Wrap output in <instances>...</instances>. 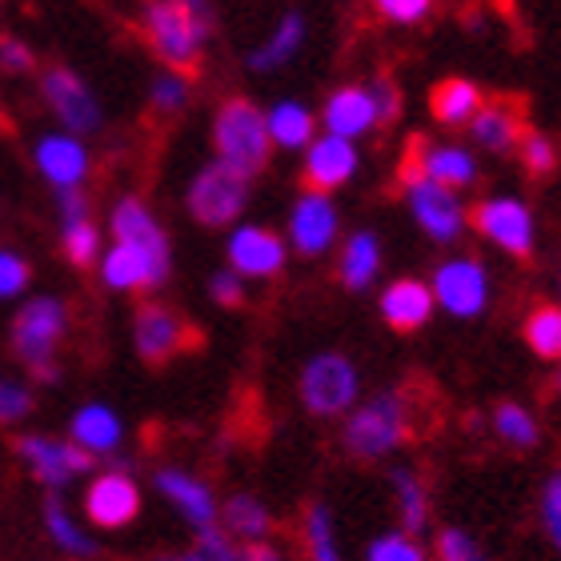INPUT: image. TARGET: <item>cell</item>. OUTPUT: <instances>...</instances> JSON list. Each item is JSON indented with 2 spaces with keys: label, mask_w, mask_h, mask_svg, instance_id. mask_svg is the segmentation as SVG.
Returning a JSON list of instances; mask_svg holds the SVG:
<instances>
[{
  "label": "cell",
  "mask_w": 561,
  "mask_h": 561,
  "mask_svg": "<svg viewBox=\"0 0 561 561\" xmlns=\"http://www.w3.org/2000/svg\"><path fill=\"white\" fill-rule=\"evenodd\" d=\"M140 33L149 48L169 65V72L193 77L201 69L205 41L213 36L209 0H145L140 4Z\"/></svg>",
  "instance_id": "6da1fadb"
},
{
  "label": "cell",
  "mask_w": 561,
  "mask_h": 561,
  "mask_svg": "<svg viewBox=\"0 0 561 561\" xmlns=\"http://www.w3.org/2000/svg\"><path fill=\"white\" fill-rule=\"evenodd\" d=\"M417 417V393L410 386L405 389H389L381 398H374L365 410H357L345 421V433H341V445L345 454L357 457V461H377L386 457L389 449L413 442V425Z\"/></svg>",
  "instance_id": "7a4b0ae2"
},
{
  "label": "cell",
  "mask_w": 561,
  "mask_h": 561,
  "mask_svg": "<svg viewBox=\"0 0 561 561\" xmlns=\"http://www.w3.org/2000/svg\"><path fill=\"white\" fill-rule=\"evenodd\" d=\"M213 145H217V161H225L241 176H257L270 164V121L253 101L229 96L213 121Z\"/></svg>",
  "instance_id": "3957f363"
},
{
  "label": "cell",
  "mask_w": 561,
  "mask_h": 561,
  "mask_svg": "<svg viewBox=\"0 0 561 561\" xmlns=\"http://www.w3.org/2000/svg\"><path fill=\"white\" fill-rule=\"evenodd\" d=\"M65 325H69L65 305L53 301V297L24 305L21 313H16V321H12V353H16V357L33 369V377H41V381H53V377H57L53 350H57V341L65 337Z\"/></svg>",
  "instance_id": "277c9868"
},
{
  "label": "cell",
  "mask_w": 561,
  "mask_h": 561,
  "mask_svg": "<svg viewBox=\"0 0 561 561\" xmlns=\"http://www.w3.org/2000/svg\"><path fill=\"white\" fill-rule=\"evenodd\" d=\"M245 201H249V176H241L225 161L205 164V169L193 176V188H188V213H193L201 225H209V229L241 217Z\"/></svg>",
  "instance_id": "5b68a950"
},
{
  "label": "cell",
  "mask_w": 561,
  "mask_h": 561,
  "mask_svg": "<svg viewBox=\"0 0 561 561\" xmlns=\"http://www.w3.org/2000/svg\"><path fill=\"white\" fill-rule=\"evenodd\" d=\"M301 401L305 410L317 417H337L357 401V369L341 353H321L305 365L301 377Z\"/></svg>",
  "instance_id": "8992f818"
},
{
  "label": "cell",
  "mask_w": 561,
  "mask_h": 561,
  "mask_svg": "<svg viewBox=\"0 0 561 561\" xmlns=\"http://www.w3.org/2000/svg\"><path fill=\"white\" fill-rule=\"evenodd\" d=\"M133 337H137L140 362L145 365H169L185 350H197L201 333L188 325L181 313H173L169 305H140Z\"/></svg>",
  "instance_id": "52a82bcc"
},
{
  "label": "cell",
  "mask_w": 561,
  "mask_h": 561,
  "mask_svg": "<svg viewBox=\"0 0 561 561\" xmlns=\"http://www.w3.org/2000/svg\"><path fill=\"white\" fill-rule=\"evenodd\" d=\"M41 93H45L48 108H53L72 133H93L96 125H101V108H96L89 84L72 69H65V65H48V69L41 72Z\"/></svg>",
  "instance_id": "ba28073f"
},
{
  "label": "cell",
  "mask_w": 561,
  "mask_h": 561,
  "mask_svg": "<svg viewBox=\"0 0 561 561\" xmlns=\"http://www.w3.org/2000/svg\"><path fill=\"white\" fill-rule=\"evenodd\" d=\"M469 217H473V229L481 237H490L493 245H502L514 257H529V249H534V217H529V209L522 201L514 197L481 201Z\"/></svg>",
  "instance_id": "9c48e42d"
},
{
  "label": "cell",
  "mask_w": 561,
  "mask_h": 561,
  "mask_svg": "<svg viewBox=\"0 0 561 561\" xmlns=\"http://www.w3.org/2000/svg\"><path fill=\"white\" fill-rule=\"evenodd\" d=\"M410 209L417 217V225L433 241H457L461 229H466V209H461V201L454 197V188L437 185L430 176H417L410 181Z\"/></svg>",
  "instance_id": "30bf717a"
},
{
  "label": "cell",
  "mask_w": 561,
  "mask_h": 561,
  "mask_svg": "<svg viewBox=\"0 0 561 561\" xmlns=\"http://www.w3.org/2000/svg\"><path fill=\"white\" fill-rule=\"evenodd\" d=\"M305 193H333L357 173V149L345 137H321L305 145Z\"/></svg>",
  "instance_id": "8fae6325"
},
{
  "label": "cell",
  "mask_w": 561,
  "mask_h": 561,
  "mask_svg": "<svg viewBox=\"0 0 561 561\" xmlns=\"http://www.w3.org/2000/svg\"><path fill=\"white\" fill-rule=\"evenodd\" d=\"M84 514L101 529H125L140 514V493L125 473H105L84 493Z\"/></svg>",
  "instance_id": "7c38bea8"
},
{
  "label": "cell",
  "mask_w": 561,
  "mask_h": 561,
  "mask_svg": "<svg viewBox=\"0 0 561 561\" xmlns=\"http://www.w3.org/2000/svg\"><path fill=\"white\" fill-rule=\"evenodd\" d=\"M433 289H437V301L457 317H478L485 309V297H490V280L478 261H449L437 270L433 277Z\"/></svg>",
  "instance_id": "4fadbf2b"
},
{
  "label": "cell",
  "mask_w": 561,
  "mask_h": 561,
  "mask_svg": "<svg viewBox=\"0 0 561 561\" xmlns=\"http://www.w3.org/2000/svg\"><path fill=\"white\" fill-rule=\"evenodd\" d=\"M21 457L33 466V473L48 485H60V481H69L72 473H84V469H93V449H84V445H60V442H45V437H21L16 442Z\"/></svg>",
  "instance_id": "5bb4252c"
},
{
  "label": "cell",
  "mask_w": 561,
  "mask_h": 561,
  "mask_svg": "<svg viewBox=\"0 0 561 561\" xmlns=\"http://www.w3.org/2000/svg\"><path fill=\"white\" fill-rule=\"evenodd\" d=\"M229 261L241 277H273L285 265V245L273 229L249 225V229H237L229 241Z\"/></svg>",
  "instance_id": "9a60e30c"
},
{
  "label": "cell",
  "mask_w": 561,
  "mask_h": 561,
  "mask_svg": "<svg viewBox=\"0 0 561 561\" xmlns=\"http://www.w3.org/2000/svg\"><path fill=\"white\" fill-rule=\"evenodd\" d=\"M164 277H169V257H157L129 241H117V249L105 257V280L113 289H152Z\"/></svg>",
  "instance_id": "2e32d148"
},
{
  "label": "cell",
  "mask_w": 561,
  "mask_h": 561,
  "mask_svg": "<svg viewBox=\"0 0 561 561\" xmlns=\"http://www.w3.org/2000/svg\"><path fill=\"white\" fill-rule=\"evenodd\" d=\"M410 149H413V157H417L421 176H430V181H437V185L461 188V185H473V181H478V164H473V157H469L466 149H454V145H430L425 137H413Z\"/></svg>",
  "instance_id": "e0dca14e"
},
{
  "label": "cell",
  "mask_w": 561,
  "mask_h": 561,
  "mask_svg": "<svg viewBox=\"0 0 561 561\" xmlns=\"http://www.w3.org/2000/svg\"><path fill=\"white\" fill-rule=\"evenodd\" d=\"M293 245L301 249L305 257H313V253H321V249L333 241V233H337V209L329 205L325 193H305L301 201H297V209H293Z\"/></svg>",
  "instance_id": "ac0fdd59"
},
{
  "label": "cell",
  "mask_w": 561,
  "mask_h": 561,
  "mask_svg": "<svg viewBox=\"0 0 561 561\" xmlns=\"http://www.w3.org/2000/svg\"><path fill=\"white\" fill-rule=\"evenodd\" d=\"M526 137V117H522V105L514 101H485V105L473 113V140L490 152H510L517 149V140Z\"/></svg>",
  "instance_id": "d6986e66"
},
{
  "label": "cell",
  "mask_w": 561,
  "mask_h": 561,
  "mask_svg": "<svg viewBox=\"0 0 561 561\" xmlns=\"http://www.w3.org/2000/svg\"><path fill=\"white\" fill-rule=\"evenodd\" d=\"M321 121H325V129L333 133V137H345V140L362 137V133H369L377 125L374 96H369V89H362V84H345V89H337V93L325 101Z\"/></svg>",
  "instance_id": "ffe728a7"
},
{
  "label": "cell",
  "mask_w": 561,
  "mask_h": 561,
  "mask_svg": "<svg viewBox=\"0 0 561 561\" xmlns=\"http://www.w3.org/2000/svg\"><path fill=\"white\" fill-rule=\"evenodd\" d=\"M433 313V293L421 285V280H398L389 285L386 297H381V317H386L389 329L398 333H413L430 321Z\"/></svg>",
  "instance_id": "44dd1931"
},
{
  "label": "cell",
  "mask_w": 561,
  "mask_h": 561,
  "mask_svg": "<svg viewBox=\"0 0 561 561\" xmlns=\"http://www.w3.org/2000/svg\"><path fill=\"white\" fill-rule=\"evenodd\" d=\"M481 105H485V93L473 81H466V77H445V81L433 84L430 93V113L442 125H466V121H473V113Z\"/></svg>",
  "instance_id": "7402d4cb"
},
{
  "label": "cell",
  "mask_w": 561,
  "mask_h": 561,
  "mask_svg": "<svg viewBox=\"0 0 561 561\" xmlns=\"http://www.w3.org/2000/svg\"><path fill=\"white\" fill-rule=\"evenodd\" d=\"M113 233L117 241H129V245H140L157 253V257H169V237L161 233V225L152 221V213L145 209V201L125 197L113 209Z\"/></svg>",
  "instance_id": "603a6c76"
},
{
  "label": "cell",
  "mask_w": 561,
  "mask_h": 561,
  "mask_svg": "<svg viewBox=\"0 0 561 561\" xmlns=\"http://www.w3.org/2000/svg\"><path fill=\"white\" fill-rule=\"evenodd\" d=\"M36 164H41V173H45L57 188L81 185L84 173H89V157H84V149L72 137H45L41 140V149H36Z\"/></svg>",
  "instance_id": "cb8c5ba5"
},
{
  "label": "cell",
  "mask_w": 561,
  "mask_h": 561,
  "mask_svg": "<svg viewBox=\"0 0 561 561\" xmlns=\"http://www.w3.org/2000/svg\"><path fill=\"white\" fill-rule=\"evenodd\" d=\"M301 41H305V16L301 12H285L277 21V28L265 36V45H257L249 53V69H257V72L277 69V65H285V60L301 48Z\"/></svg>",
  "instance_id": "d4e9b609"
},
{
  "label": "cell",
  "mask_w": 561,
  "mask_h": 561,
  "mask_svg": "<svg viewBox=\"0 0 561 561\" xmlns=\"http://www.w3.org/2000/svg\"><path fill=\"white\" fill-rule=\"evenodd\" d=\"M161 490L169 493L176 505H181V514H185L197 529H209L213 526V517H217V505H213L209 490H205L201 481H193L188 473H176V469H164V473H161Z\"/></svg>",
  "instance_id": "484cf974"
},
{
  "label": "cell",
  "mask_w": 561,
  "mask_h": 561,
  "mask_svg": "<svg viewBox=\"0 0 561 561\" xmlns=\"http://www.w3.org/2000/svg\"><path fill=\"white\" fill-rule=\"evenodd\" d=\"M265 121H270L273 145H280V149H305L313 140V113L297 101H280L273 113H265Z\"/></svg>",
  "instance_id": "4316f807"
},
{
  "label": "cell",
  "mask_w": 561,
  "mask_h": 561,
  "mask_svg": "<svg viewBox=\"0 0 561 561\" xmlns=\"http://www.w3.org/2000/svg\"><path fill=\"white\" fill-rule=\"evenodd\" d=\"M72 437H77V445L93 449V454L96 449H113L121 442V421L105 405H89V410H81L77 421H72Z\"/></svg>",
  "instance_id": "83f0119b"
},
{
  "label": "cell",
  "mask_w": 561,
  "mask_h": 561,
  "mask_svg": "<svg viewBox=\"0 0 561 561\" xmlns=\"http://www.w3.org/2000/svg\"><path fill=\"white\" fill-rule=\"evenodd\" d=\"M225 529L237 534L241 541H261L273 529V522H270V514H265V505H261L257 497L237 493V497H229V505H225Z\"/></svg>",
  "instance_id": "f1b7e54d"
},
{
  "label": "cell",
  "mask_w": 561,
  "mask_h": 561,
  "mask_svg": "<svg viewBox=\"0 0 561 561\" xmlns=\"http://www.w3.org/2000/svg\"><path fill=\"white\" fill-rule=\"evenodd\" d=\"M377 265H381V253H377L374 237L369 233L350 237V245L341 253V280H345L350 289H365V285L374 280Z\"/></svg>",
  "instance_id": "f546056e"
},
{
  "label": "cell",
  "mask_w": 561,
  "mask_h": 561,
  "mask_svg": "<svg viewBox=\"0 0 561 561\" xmlns=\"http://www.w3.org/2000/svg\"><path fill=\"white\" fill-rule=\"evenodd\" d=\"M526 341L538 357H546V362H561V309L558 305H541V309L529 313Z\"/></svg>",
  "instance_id": "4dcf8cb0"
},
{
  "label": "cell",
  "mask_w": 561,
  "mask_h": 561,
  "mask_svg": "<svg viewBox=\"0 0 561 561\" xmlns=\"http://www.w3.org/2000/svg\"><path fill=\"white\" fill-rule=\"evenodd\" d=\"M393 490H398V505H401V526L413 538V534L425 529V490H421V481L413 478L410 469L393 473Z\"/></svg>",
  "instance_id": "1f68e13d"
},
{
  "label": "cell",
  "mask_w": 561,
  "mask_h": 561,
  "mask_svg": "<svg viewBox=\"0 0 561 561\" xmlns=\"http://www.w3.org/2000/svg\"><path fill=\"white\" fill-rule=\"evenodd\" d=\"M493 425H497V433H502V442L517 445V449L538 445V425H534V417H529L522 405H514V401L497 405V413H493Z\"/></svg>",
  "instance_id": "d6a6232c"
},
{
  "label": "cell",
  "mask_w": 561,
  "mask_h": 561,
  "mask_svg": "<svg viewBox=\"0 0 561 561\" xmlns=\"http://www.w3.org/2000/svg\"><path fill=\"white\" fill-rule=\"evenodd\" d=\"M96 225L89 221V217H81V221H65V257L77 265V270H89L96 261Z\"/></svg>",
  "instance_id": "836d02e7"
},
{
  "label": "cell",
  "mask_w": 561,
  "mask_h": 561,
  "mask_svg": "<svg viewBox=\"0 0 561 561\" xmlns=\"http://www.w3.org/2000/svg\"><path fill=\"white\" fill-rule=\"evenodd\" d=\"M188 101V81L181 77V72H164V77H157L152 81V93H149V105L152 113H161V117H173V113H181Z\"/></svg>",
  "instance_id": "e575fe53"
},
{
  "label": "cell",
  "mask_w": 561,
  "mask_h": 561,
  "mask_svg": "<svg viewBox=\"0 0 561 561\" xmlns=\"http://www.w3.org/2000/svg\"><path fill=\"white\" fill-rule=\"evenodd\" d=\"M517 149H522V164H526L534 176H550L558 169V149H553L550 137H541V133H526V137L517 140Z\"/></svg>",
  "instance_id": "d590c367"
},
{
  "label": "cell",
  "mask_w": 561,
  "mask_h": 561,
  "mask_svg": "<svg viewBox=\"0 0 561 561\" xmlns=\"http://www.w3.org/2000/svg\"><path fill=\"white\" fill-rule=\"evenodd\" d=\"M305 538H309V553H313V561H337L333 541H329V517H325L321 505H313L309 517H305Z\"/></svg>",
  "instance_id": "8d00e7d4"
},
{
  "label": "cell",
  "mask_w": 561,
  "mask_h": 561,
  "mask_svg": "<svg viewBox=\"0 0 561 561\" xmlns=\"http://www.w3.org/2000/svg\"><path fill=\"white\" fill-rule=\"evenodd\" d=\"M45 517H48V529H53V538H57L65 550L81 553V558H89V553H93V541H84L81 534L69 526V517H65V510H60L57 502H48V514Z\"/></svg>",
  "instance_id": "74e56055"
},
{
  "label": "cell",
  "mask_w": 561,
  "mask_h": 561,
  "mask_svg": "<svg viewBox=\"0 0 561 561\" xmlns=\"http://www.w3.org/2000/svg\"><path fill=\"white\" fill-rule=\"evenodd\" d=\"M369 561H425V553L410 534H389L369 550Z\"/></svg>",
  "instance_id": "f35d334b"
},
{
  "label": "cell",
  "mask_w": 561,
  "mask_h": 561,
  "mask_svg": "<svg viewBox=\"0 0 561 561\" xmlns=\"http://www.w3.org/2000/svg\"><path fill=\"white\" fill-rule=\"evenodd\" d=\"M374 9L393 24H417L430 16L433 0H374Z\"/></svg>",
  "instance_id": "ab89813d"
},
{
  "label": "cell",
  "mask_w": 561,
  "mask_h": 561,
  "mask_svg": "<svg viewBox=\"0 0 561 561\" xmlns=\"http://www.w3.org/2000/svg\"><path fill=\"white\" fill-rule=\"evenodd\" d=\"M369 96H374V108H377V125H393L401 113V93L398 84L389 81V77H377V84L369 89Z\"/></svg>",
  "instance_id": "60d3db41"
},
{
  "label": "cell",
  "mask_w": 561,
  "mask_h": 561,
  "mask_svg": "<svg viewBox=\"0 0 561 561\" xmlns=\"http://www.w3.org/2000/svg\"><path fill=\"white\" fill-rule=\"evenodd\" d=\"M0 69L4 72H33L36 57L28 53L24 41H16V36H0Z\"/></svg>",
  "instance_id": "b9f144b4"
},
{
  "label": "cell",
  "mask_w": 561,
  "mask_h": 561,
  "mask_svg": "<svg viewBox=\"0 0 561 561\" xmlns=\"http://www.w3.org/2000/svg\"><path fill=\"white\" fill-rule=\"evenodd\" d=\"M28 285V261L12 257V253H0V297H12Z\"/></svg>",
  "instance_id": "7bdbcfd3"
},
{
  "label": "cell",
  "mask_w": 561,
  "mask_h": 561,
  "mask_svg": "<svg viewBox=\"0 0 561 561\" xmlns=\"http://www.w3.org/2000/svg\"><path fill=\"white\" fill-rule=\"evenodd\" d=\"M437 553H442V561H485L478 553V546L466 534H457V529H445L442 541H437Z\"/></svg>",
  "instance_id": "ee69618b"
},
{
  "label": "cell",
  "mask_w": 561,
  "mask_h": 561,
  "mask_svg": "<svg viewBox=\"0 0 561 561\" xmlns=\"http://www.w3.org/2000/svg\"><path fill=\"white\" fill-rule=\"evenodd\" d=\"M209 293H213V301L229 305V309H241V305H245V289H241V280H237L233 273H217Z\"/></svg>",
  "instance_id": "f6af8a7d"
},
{
  "label": "cell",
  "mask_w": 561,
  "mask_h": 561,
  "mask_svg": "<svg viewBox=\"0 0 561 561\" xmlns=\"http://www.w3.org/2000/svg\"><path fill=\"white\" fill-rule=\"evenodd\" d=\"M33 410V398L21 386H0V421H16Z\"/></svg>",
  "instance_id": "bcb514c9"
},
{
  "label": "cell",
  "mask_w": 561,
  "mask_h": 561,
  "mask_svg": "<svg viewBox=\"0 0 561 561\" xmlns=\"http://www.w3.org/2000/svg\"><path fill=\"white\" fill-rule=\"evenodd\" d=\"M546 526H550V534L561 546V473L550 481V490H546Z\"/></svg>",
  "instance_id": "7dc6e473"
},
{
  "label": "cell",
  "mask_w": 561,
  "mask_h": 561,
  "mask_svg": "<svg viewBox=\"0 0 561 561\" xmlns=\"http://www.w3.org/2000/svg\"><path fill=\"white\" fill-rule=\"evenodd\" d=\"M241 561H277V553L265 546V541H245V550H241Z\"/></svg>",
  "instance_id": "c3c4849f"
},
{
  "label": "cell",
  "mask_w": 561,
  "mask_h": 561,
  "mask_svg": "<svg viewBox=\"0 0 561 561\" xmlns=\"http://www.w3.org/2000/svg\"><path fill=\"white\" fill-rule=\"evenodd\" d=\"M164 561H209L205 553H188V558H164Z\"/></svg>",
  "instance_id": "681fc988"
},
{
  "label": "cell",
  "mask_w": 561,
  "mask_h": 561,
  "mask_svg": "<svg viewBox=\"0 0 561 561\" xmlns=\"http://www.w3.org/2000/svg\"><path fill=\"white\" fill-rule=\"evenodd\" d=\"M0 129H4V113H0Z\"/></svg>",
  "instance_id": "f907efd6"
}]
</instances>
